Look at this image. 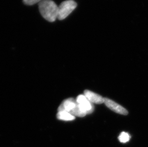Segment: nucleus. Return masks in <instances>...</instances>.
<instances>
[{
  "label": "nucleus",
  "instance_id": "1",
  "mask_svg": "<svg viewBox=\"0 0 148 147\" xmlns=\"http://www.w3.org/2000/svg\"><path fill=\"white\" fill-rule=\"evenodd\" d=\"M39 12L42 17L49 22H53L58 18L59 7L52 0H42L38 3Z\"/></svg>",
  "mask_w": 148,
  "mask_h": 147
},
{
  "label": "nucleus",
  "instance_id": "2",
  "mask_svg": "<svg viewBox=\"0 0 148 147\" xmlns=\"http://www.w3.org/2000/svg\"><path fill=\"white\" fill-rule=\"evenodd\" d=\"M65 111L74 116L84 117L86 114L82 111L74 99L69 98L64 100L58 108V111Z\"/></svg>",
  "mask_w": 148,
  "mask_h": 147
},
{
  "label": "nucleus",
  "instance_id": "3",
  "mask_svg": "<svg viewBox=\"0 0 148 147\" xmlns=\"http://www.w3.org/2000/svg\"><path fill=\"white\" fill-rule=\"evenodd\" d=\"M77 3L73 0H67L63 1L58 6L59 12L58 19L62 20L70 15L77 7Z\"/></svg>",
  "mask_w": 148,
  "mask_h": 147
},
{
  "label": "nucleus",
  "instance_id": "4",
  "mask_svg": "<svg viewBox=\"0 0 148 147\" xmlns=\"http://www.w3.org/2000/svg\"><path fill=\"white\" fill-rule=\"evenodd\" d=\"M76 101L82 111L85 112L86 115L91 114L94 111V105L87 99L84 95H81L78 96Z\"/></svg>",
  "mask_w": 148,
  "mask_h": 147
},
{
  "label": "nucleus",
  "instance_id": "5",
  "mask_svg": "<svg viewBox=\"0 0 148 147\" xmlns=\"http://www.w3.org/2000/svg\"><path fill=\"white\" fill-rule=\"evenodd\" d=\"M104 103L106 107L116 113L123 115H127L128 114V111L126 108L110 99L104 98Z\"/></svg>",
  "mask_w": 148,
  "mask_h": 147
},
{
  "label": "nucleus",
  "instance_id": "6",
  "mask_svg": "<svg viewBox=\"0 0 148 147\" xmlns=\"http://www.w3.org/2000/svg\"><path fill=\"white\" fill-rule=\"evenodd\" d=\"M84 95L92 104H101L104 103V98L90 90H85L84 91Z\"/></svg>",
  "mask_w": 148,
  "mask_h": 147
},
{
  "label": "nucleus",
  "instance_id": "7",
  "mask_svg": "<svg viewBox=\"0 0 148 147\" xmlns=\"http://www.w3.org/2000/svg\"><path fill=\"white\" fill-rule=\"evenodd\" d=\"M57 117L60 120L65 121H71L75 118V117L65 111H58Z\"/></svg>",
  "mask_w": 148,
  "mask_h": 147
},
{
  "label": "nucleus",
  "instance_id": "8",
  "mask_svg": "<svg viewBox=\"0 0 148 147\" xmlns=\"http://www.w3.org/2000/svg\"><path fill=\"white\" fill-rule=\"evenodd\" d=\"M130 135L127 132H122L119 136V140L122 143H126L130 140Z\"/></svg>",
  "mask_w": 148,
  "mask_h": 147
},
{
  "label": "nucleus",
  "instance_id": "9",
  "mask_svg": "<svg viewBox=\"0 0 148 147\" xmlns=\"http://www.w3.org/2000/svg\"><path fill=\"white\" fill-rule=\"evenodd\" d=\"M42 0H23L24 4L27 5H32L36 3H39Z\"/></svg>",
  "mask_w": 148,
  "mask_h": 147
}]
</instances>
